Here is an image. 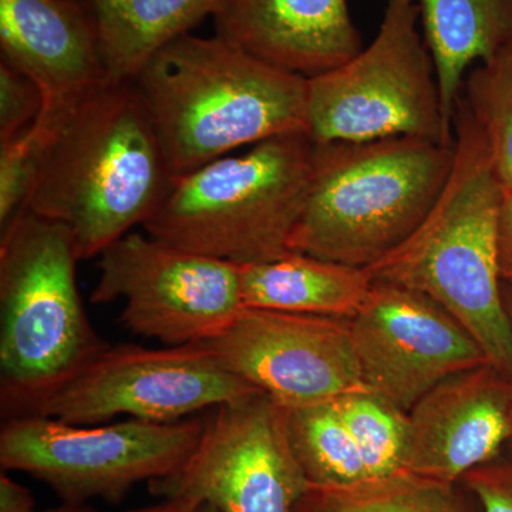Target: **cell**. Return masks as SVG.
<instances>
[{
    "label": "cell",
    "mask_w": 512,
    "mask_h": 512,
    "mask_svg": "<svg viewBox=\"0 0 512 512\" xmlns=\"http://www.w3.org/2000/svg\"><path fill=\"white\" fill-rule=\"evenodd\" d=\"M35 504L32 491L2 471L0 474V512H33L36 511Z\"/></svg>",
    "instance_id": "83f0119b"
},
{
    "label": "cell",
    "mask_w": 512,
    "mask_h": 512,
    "mask_svg": "<svg viewBox=\"0 0 512 512\" xmlns=\"http://www.w3.org/2000/svg\"><path fill=\"white\" fill-rule=\"evenodd\" d=\"M72 232L22 210L0 241V402L3 419L79 375L109 348L80 298Z\"/></svg>",
    "instance_id": "5b68a950"
},
{
    "label": "cell",
    "mask_w": 512,
    "mask_h": 512,
    "mask_svg": "<svg viewBox=\"0 0 512 512\" xmlns=\"http://www.w3.org/2000/svg\"><path fill=\"white\" fill-rule=\"evenodd\" d=\"M423 36L436 67L441 110L454 131L468 69L512 43V0H417Z\"/></svg>",
    "instance_id": "ac0fdd59"
},
{
    "label": "cell",
    "mask_w": 512,
    "mask_h": 512,
    "mask_svg": "<svg viewBox=\"0 0 512 512\" xmlns=\"http://www.w3.org/2000/svg\"><path fill=\"white\" fill-rule=\"evenodd\" d=\"M133 83L174 178L239 147L309 134L308 79L217 35L178 37Z\"/></svg>",
    "instance_id": "7a4b0ae2"
},
{
    "label": "cell",
    "mask_w": 512,
    "mask_h": 512,
    "mask_svg": "<svg viewBox=\"0 0 512 512\" xmlns=\"http://www.w3.org/2000/svg\"><path fill=\"white\" fill-rule=\"evenodd\" d=\"M192 512H218L214 507L208 504H198Z\"/></svg>",
    "instance_id": "1f68e13d"
},
{
    "label": "cell",
    "mask_w": 512,
    "mask_h": 512,
    "mask_svg": "<svg viewBox=\"0 0 512 512\" xmlns=\"http://www.w3.org/2000/svg\"><path fill=\"white\" fill-rule=\"evenodd\" d=\"M407 470L458 483L512 440V377L493 363L441 380L409 412Z\"/></svg>",
    "instance_id": "5bb4252c"
},
{
    "label": "cell",
    "mask_w": 512,
    "mask_h": 512,
    "mask_svg": "<svg viewBox=\"0 0 512 512\" xmlns=\"http://www.w3.org/2000/svg\"><path fill=\"white\" fill-rule=\"evenodd\" d=\"M245 308L352 319L373 286L366 268L292 252L262 264L241 265Z\"/></svg>",
    "instance_id": "e0dca14e"
},
{
    "label": "cell",
    "mask_w": 512,
    "mask_h": 512,
    "mask_svg": "<svg viewBox=\"0 0 512 512\" xmlns=\"http://www.w3.org/2000/svg\"><path fill=\"white\" fill-rule=\"evenodd\" d=\"M333 403L362 454L370 481L409 473V413L369 389L342 394Z\"/></svg>",
    "instance_id": "7402d4cb"
},
{
    "label": "cell",
    "mask_w": 512,
    "mask_h": 512,
    "mask_svg": "<svg viewBox=\"0 0 512 512\" xmlns=\"http://www.w3.org/2000/svg\"><path fill=\"white\" fill-rule=\"evenodd\" d=\"M197 504L187 500H164L163 503L151 507L137 508L126 512H192Z\"/></svg>",
    "instance_id": "f1b7e54d"
},
{
    "label": "cell",
    "mask_w": 512,
    "mask_h": 512,
    "mask_svg": "<svg viewBox=\"0 0 512 512\" xmlns=\"http://www.w3.org/2000/svg\"><path fill=\"white\" fill-rule=\"evenodd\" d=\"M56 131V113H40L29 128L0 143V227L25 208L47 148Z\"/></svg>",
    "instance_id": "cb8c5ba5"
},
{
    "label": "cell",
    "mask_w": 512,
    "mask_h": 512,
    "mask_svg": "<svg viewBox=\"0 0 512 512\" xmlns=\"http://www.w3.org/2000/svg\"><path fill=\"white\" fill-rule=\"evenodd\" d=\"M205 421L136 419L77 426L50 417L5 419L0 466L49 485L63 503H120L134 485L178 470L202 439Z\"/></svg>",
    "instance_id": "ba28073f"
},
{
    "label": "cell",
    "mask_w": 512,
    "mask_h": 512,
    "mask_svg": "<svg viewBox=\"0 0 512 512\" xmlns=\"http://www.w3.org/2000/svg\"><path fill=\"white\" fill-rule=\"evenodd\" d=\"M293 512H481L458 483L403 473L346 488L311 485Z\"/></svg>",
    "instance_id": "ffe728a7"
},
{
    "label": "cell",
    "mask_w": 512,
    "mask_h": 512,
    "mask_svg": "<svg viewBox=\"0 0 512 512\" xmlns=\"http://www.w3.org/2000/svg\"><path fill=\"white\" fill-rule=\"evenodd\" d=\"M212 18L215 35L305 79L363 49L348 0H224Z\"/></svg>",
    "instance_id": "2e32d148"
},
{
    "label": "cell",
    "mask_w": 512,
    "mask_h": 512,
    "mask_svg": "<svg viewBox=\"0 0 512 512\" xmlns=\"http://www.w3.org/2000/svg\"><path fill=\"white\" fill-rule=\"evenodd\" d=\"M43 111V94L26 74L0 63V143L32 126Z\"/></svg>",
    "instance_id": "d4e9b609"
},
{
    "label": "cell",
    "mask_w": 512,
    "mask_h": 512,
    "mask_svg": "<svg viewBox=\"0 0 512 512\" xmlns=\"http://www.w3.org/2000/svg\"><path fill=\"white\" fill-rule=\"evenodd\" d=\"M107 77L133 82L153 56L214 16L224 0H86Z\"/></svg>",
    "instance_id": "d6986e66"
},
{
    "label": "cell",
    "mask_w": 512,
    "mask_h": 512,
    "mask_svg": "<svg viewBox=\"0 0 512 512\" xmlns=\"http://www.w3.org/2000/svg\"><path fill=\"white\" fill-rule=\"evenodd\" d=\"M90 302H124L120 322L165 346L207 342L244 311L241 265L128 232L99 256Z\"/></svg>",
    "instance_id": "9c48e42d"
},
{
    "label": "cell",
    "mask_w": 512,
    "mask_h": 512,
    "mask_svg": "<svg viewBox=\"0 0 512 512\" xmlns=\"http://www.w3.org/2000/svg\"><path fill=\"white\" fill-rule=\"evenodd\" d=\"M202 345L228 372L285 409L367 389L349 319L245 308Z\"/></svg>",
    "instance_id": "7c38bea8"
},
{
    "label": "cell",
    "mask_w": 512,
    "mask_h": 512,
    "mask_svg": "<svg viewBox=\"0 0 512 512\" xmlns=\"http://www.w3.org/2000/svg\"><path fill=\"white\" fill-rule=\"evenodd\" d=\"M497 256L501 285L512 289V194L507 191L498 215Z\"/></svg>",
    "instance_id": "4316f807"
},
{
    "label": "cell",
    "mask_w": 512,
    "mask_h": 512,
    "mask_svg": "<svg viewBox=\"0 0 512 512\" xmlns=\"http://www.w3.org/2000/svg\"><path fill=\"white\" fill-rule=\"evenodd\" d=\"M417 0H389L379 32L355 57L308 79L315 144L419 137L453 146Z\"/></svg>",
    "instance_id": "52a82bcc"
},
{
    "label": "cell",
    "mask_w": 512,
    "mask_h": 512,
    "mask_svg": "<svg viewBox=\"0 0 512 512\" xmlns=\"http://www.w3.org/2000/svg\"><path fill=\"white\" fill-rule=\"evenodd\" d=\"M309 487L289 441L285 409L262 392L215 407L183 466L148 483L156 497L218 512H293Z\"/></svg>",
    "instance_id": "8fae6325"
},
{
    "label": "cell",
    "mask_w": 512,
    "mask_h": 512,
    "mask_svg": "<svg viewBox=\"0 0 512 512\" xmlns=\"http://www.w3.org/2000/svg\"><path fill=\"white\" fill-rule=\"evenodd\" d=\"M254 392L259 390L228 372L202 343L163 349L110 345L22 416L77 426L117 417L175 423Z\"/></svg>",
    "instance_id": "30bf717a"
},
{
    "label": "cell",
    "mask_w": 512,
    "mask_h": 512,
    "mask_svg": "<svg viewBox=\"0 0 512 512\" xmlns=\"http://www.w3.org/2000/svg\"><path fill=\"white\" fill-rule=\"evenodd\" d=\"M349 326L363 383L407 413L441 380L490 363L446 309L403 286L373 281Z\"/></svg>",
    "instance_id": "4fadbf2b"
},
{
    "label": "cell",
    "mask_w": 512,
    "mask_h": 512,
    "mask_svg": "<svg viewBox=\"0 0 512 512\" xmlns=\"http://www.w3.org/2000/svg\"><path fill=\"white\" fill-rule=\"evenodd\" d=\"M174 183L133 82L106 79L56 111V131L23 210L72 232L80 261L144 224Z\"/></svg>",
    "instance_id": "6da1fadb"
},
{
    "label": "cell",
    "mask_w": 512,
    "mask_h": 512,
    "mask_svg": "<svg viewBox=\"0 0 512 512\" xmlns=\"http://www.w3.org/2000/svg\"><path fill=\"white\" fill-rule=\"evenodd\" d=\"M461 97L483 131L501 187L512 194V43L468 72Z\"/></svg>",
    "instance_id": "603a6c76"
},
{
    "label": "cell",
    "mask_w": 512,
    "mask_h": 512,
    "mask_svg": "<svg viewBox=\"0 0 512 512\" xmlns=\"http://www.w3.org/2000/svg\"><path fill=\"white\" fill-rule=\"evenodd\" d=\"M454 154V144L419 137L315 144L291 251L357 268L377 264L429 215Z\"/></svg>",
    "instance_id": "277c9868"
},
{
    "label": "cell",
    "mask_w": 512,
    "mask_h": 512,
    "mask_svg": "<svg viewBox=\"0 0 512 512\" xmlns=\"http://www.w3.org/2000/svg\"><path fill=\"white\" fill-rule=\"evenodd\" d=\"M503 288V296L505 302V308H507L508 316H510L511 329H512V289L508 286L501 285Z\"/></svg>",
    "instance_id": "4dcf8cb0"
},
{
    "label": "cell",
    "mask_w": 512,
    "mask_h": 512,
    "mask_svg": "<svg viewBox=\"0 0 512 512\" xmlns=\"http://www.w3.org/2000/svg\"><path fill=\"white\" fill-rule=\"evenodd\" d=\"M460 483L481 512H512V440L493 460L464 474Z\"/></svg>",
    "instance_id": "484cf974"
},
{
    "label": "cell",
    "mask_w": 512,
    "mask_h": 512,
    "mask_svg": "<svg viewBox=\"0 0 512 512\" xmlns=\"http://www.w3.org/2000/svg\"><path fill=\"white\" fill-rule=\"evenodd\" d=\"M33 512H100V511H97L96 508L92 507V505L63 503L62 505H59V507L47 508V510H42V511L36 510Z\"/></svg>",
    "instance_id": "f546056e"
},
{
    "label": "cell",
    "mask_w": 512,
    "mask_h": 512,
    "mask_svg": "<svg viewBox=\"0 0 512 512\" xmlns=\"http://www.w3.org/2000/svg\"><path fill=\"white\" fill-rule=\"evenodd\" d=\"M0 50L39 87L42 113L67 109L109 79L86 0H0Z\"/></svg>",
    "instance_id": "9a60e30c"
},
{
    "label": "cell",
    "mask_w": 512,
    "mask_h": 512,
    "mask_svg": "<svg viewBox=\"0 0 512 512\" xmlns=\"http://www.w3.org/2000/svg\"><path fill=\"white\" fill-rule=\"evenodd\" d=\"M309 134L268 138L174 178L143 225L151 238L237 265L285 258L311 185Z\"/></svg>",
    "instance_id": "8992f818"
},
{
    "label": "cell",
    "mask_w": 512,
    "mask_h": 512,
    "mask_svg": "<svg viewBox=\"0 0 512 512\" xmlns=\"http://www.w3.org/2000/svg\"><path fill=\"white\" fill-rule=\"evenodd\" d=\"M454 165L439 200L400 247L366 268L375 282L423 293L477 340L512 377V329L498 272L503 187L466 101L454 114Z\"/></svg>",
    "instance_id": "3957f363"
},
{
    "label": "cell",
    "mask_w": 512,
    "mask_h": 512,
    "mask_svg": "<svg viewBox=\"0 0 512 512\" xmlns=\"http://www.w3.org/2000/svg\"><path fill=\"white\" fill-rule=\"evenodd\" d=\"M285 413L293 453L311 485L346 488L369 483L362 454L333 400L285 409Z\"/></svg>",
    "instance_id": "44dd1931"
}]
</instances>
